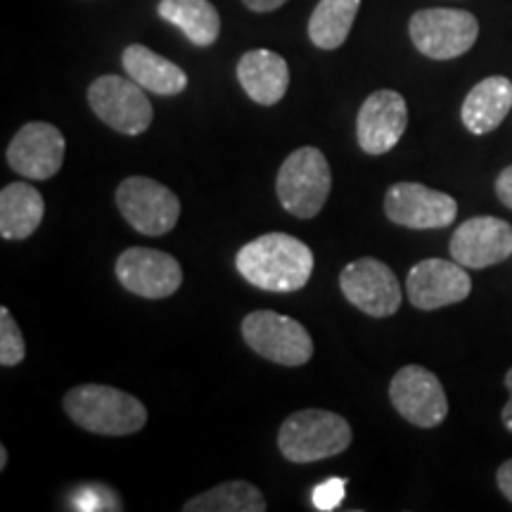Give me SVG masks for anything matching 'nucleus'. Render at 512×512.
Instances as JSON below:
<instances>
[{"label":"nucleus","instance_id":"nucleus-8","mask_svg":"<svg viewBox=\"0 0 512 512\" xmlns=\"http://www.w3.org/2000/svg\"><path fill=\"white\" fill-rule=\"evenodd\" d=\"M413 46L430 60L446 62L465 55L477 43L479 22L472 12L456 8L418 10L408 22Z\"/></svg>","mask_w":512,"mask_h":512},{"label":"nucleus","instance_id":"nucleus-2","mask_svg":"<svg viewBox=\"0 0 512 512\" xmlns=\"http://www.w3.org/2000/svg\"><path fill=\"white\" fill-rule=\"evenodd\" d=\"M62 406L74 425L102 437H128L147 425L145 403L110 384H76Z\"/></svg>","mask_w":512,"mask_h":512},{"label":"nucleus","instance_id":"nucleus-13","mask_svg":"<svg viewBox=\"0 0 512 512\" xmlns=\"http://www.w3.org/2000/svg\"><path fill=\"white\" fill-rule=\"evenodd\" d=\"M64 143L62 131L48 121H29L10 140L8 157L10 169L29 181H48L62 169Z\"/></svg>","mask_w":512,"mask_h":512},{"label":"nucleus","instance_id":"nucleus-12","mask_svg":"<svg viewBox=\"0 0 512 512\" xmlns=\"http://www.w3.org/2000/svg\"><path fill=\"white\" fill-rule=\"evenodd\" d=\"M124 290L143 299H166L183 285L181 264L171 254L150 247H128L114 266Z\"/></svg>","mask_w":512,"mask_h":512},{"label":"nucleus","instance_id":"nucleus-10","mask_svg":"<svg viewBox=\"0 0 512 512\" xmlns=\"http://www.w3.org/2000/svg\"><path fill=\"white\" fill-rule=\"evenodd\" d=\"M389 401L403 420L420 430H434L448 418L444 384L432 370L415 363L396 370L389 382Z\"/></svg>","mask_w":512,"mask_h":512},{"label":"nucleus","instance_id":"nucleus-11","mask_svg":"<svg viewBox=\"0 0 512 512\" xmlns=\"http://www.w3.org/2000/svg\"><path fill=\"white\" fill-rule=\"evenodd\" d=\"M384 216L411 230H437L456 221L458 202L422 183H394L384 195Z\"/></svg>","mask_w":512,"mask_h":512},{"label":"nucleus","instance_id":"nucleus-30","mask_svg":"<svg viewBox=\"0 0 512 512\" xmlns=\"http://www.w3.org/2000/svg\"><path fill=\"white\" fill-rule=\"evenodd\" d=\"M252 12H273L283 8L287 0H242Z\"/></svg>","mask_w":512,"mask_h":512},{"label":"nucleus","instance_id":"nucleus-17","mask_svg":"<svg viewBox=\"0 0 512 512\" xmlns=\"http://www.w3.org/2000/svg\"><path fill=\"white\" fill-rule=\"evenodd\" d=\"M238 81L249 100L271 107L278 105L290 88V67L285 57L273 50H247L238 62Z\"/></svg>","mask_w":512,"mask_h":512},{"label":"nucleus","instance_id":"nucleus-24","mask_svg":"<svg viewBox=\"0 0 512 512\" xmlns=\"http://www.w3.org/2000/svg\"><path fill=\"white\" fill-rule=\"evenodd\" d=\"M27 356V342L8 306H0V366L15 368Z\"/></svg>","mask_w":512,"mask_h":512},{"label":"nucleus","instance_id":"nucleus-31","mask_svg":"<svg viewBox=\"0 0 512 512\" xmlns=\"http://www.w3.org/2000/svg\"><path fill=\"white\" fill-rule=\"evenodd\" d=\"M5 465H8V448L0 446V470H5Z\"/></svg>","mask_w":512,"mask_h":512},{"label":"nucleus","instance_id":"nucleus-19","mask_svg":"<svg viewBox=\"0 0 512 512\" xmlns=\"http://www.w3.org/2000/svg\"><path fill=\"white\" fill-rule=\"evenodd\" d=\"M121 64H124L126 76H131L147 93L171 98V95H181L188 88V74L176 62L166 60V57L140 46V43L124 48Z\"/></svg>","mask_w":512,"mask_h":512},{"label":"nucleus","instance_id":"nucleus-9","mask_svg":"<svg viewBox=\"0 0 512 512\" xmlns=\"http://www.w3.org/2000/svg\"><path fill=\"white\" fill-rule=\"evenodd\" d=\"M339 290L351 306L370 318L394 316L403 302L394 271L373 256H363L344 266L339 273Z\"/></svg>","mask_w":512,"mask_h":512},{"label":"nucleus","instance_id":"nucleus-26","mask_svg":"<svg viewBox=\"0 0 512 512\" xmlns=\"http://www.w3.org/2000/svg\"><path fill=\"white\" fill-rule=\"evenodd\" d=\"M342 494H344L342 479L325 482L320 489H316V494H313V503H316L318 510H332V508H337L339 501H342Z\"/></svg>","mask_w":512,"mask_h":512},{"label":"nucleus","instance_id":"nucleus-6","mask_svg":"<svg viewBox=\"0 0 512 512\" xmlns=\"http://www.w3.org/2000/svg\"><path fill=\"white\" fill-rule=\"evenodd\" d=\"M117 209L128 226L147 238H162L181 219V200L155 178L128 176L119 183Z\"/></svg>","mask_w":512,"mask_h":512},{"label":"nucleus","instance_id":"nucleus-4","mask_svg":"<svg viewBox=\"0 0 512 512\" xmlns=\"http://www.w3.org/2000/svg\"><path fill=\"white\" fill-rule=\"evenodd\" d=\"M332 190V171L318 147H299L280 166L275 192L294 219H316Z\"/></svg>","mask_w":512,"mask_h":512},{"label":"nucleus","instance_id":"nucleus-20","mask_svg":"<svg viewBox=\"0 0 512 512\" xmlns=\"http://www.w3.org/2000/svg\"><path fill=\"white\" fill-rule=\"evenodd\" d=\"M46 216L43 195L29 183H10L0 190V238L27 240Z\"/></svg>","mask_w":512,"mask_h":512},{"label":"nucleus","instance_id":"nucleus-23","mask_svg":"<svg viewBox=\"0 0 512 512\" xmlns=\"http://www.w3.org/2000/svg\"><path fill=\"white\" fill-rule=\"evenodd\" d=\"M266 508V498L254 484L233 479L190 498L183 505V512H264Z\"/></svg>","mask_w":512,"mask_h":512},{"label":"nucleus","instance_id":"nucleus-15","mask_svg":"<svg viewBox=\"0 0 512 512\" xmlns=\"http://www.w3.org/2000/svg\"><path fill=\"white\" fill-rule=\"evenodd\" d=\"M451 259L460 266L482 271L512 256V226L498 216H475L456 228L448 242Z\"/></svg>","mask_w":512,"mask_h":512},{"label":"nucleus","instance_id":"nucleus-18","mask_svg":"<svg viewBox=\"0 0 512 512\" xmlns=\"http://www.w3.org/2000/svg\"><path fill=\"white\" fill-rule=\"evenodd\" d=\"M512 110V81L489 76L465 95L460 119L472 136H486L503 124Z\"/></svg>","mask_w":512,"mask_h":512},{"label":"nucleus","instance_id":"nucleus-25","mask_svg":"<svg viewBox=\"0 0 512 512\" xmlns=\"http://www.w3.org/2000/svg\"><path fill=\"white\" fill-rule=\"evenodd\" d=\"M72 510H124V503L105 484H86L72 496Z\"/></svg>","mask_w":512,"mask_h":512},{"label":"nucleus","instance_id":"nucleus-14","mask_svg":"<svg viewBox=\"0 0 512 512\" xmlns=\"http://www.w3.org/2000/svg\"><path fill=\"white\" fill-rule=\"evenodd\" d=\"M472 292V278L458 261L422 259L408 271V302L420 311H437L465 302Z\"/></svg>","mask_w":512,"mask_h":512},{"label":"nucleus","instance_id":"nucleus-7","mask_svg":"<svg viewBox=\"0 0 512 512\" xmlns=\"http://www.w3.org/2000/svg\"><path fill=\"white\" fill-rule=\"evenodd\" d=\"M88 105L102 124L121 136H143L152 126L155 110L145 88L128 76L105 74L88 86Z\"/></svg>","mask_w":512,"mask_h":512},{"label":"nucleus","instance_id":"nucleus-28","mask_svg":"<svg viewBox=\"0 0 512 512\" xmlns=\"http://www.w3.org/2000/svg\"><path fill=\"white\" fill-rule=\"evenodd\" d=\"M496 484H498V491H501V494L512 503V458L505 460V463L498 467Z\"/></svg>","mask_w":512,"mask_h":512},{"label":"nucleus","instance_id":"nucleus-21","mask_svg":"<svg viewBox=\"0 0 512 512\" xmlns=\"http://www.w3.org/2000/svg\"><path fill=\"white\" fill-rule=\"evenodd\" d=\"M159 17L183 31L192 46L209 48L221 36L219 10L209 0H159Z\"/></svg>","mask_w":512,"mask_h":512},{"label":"nucleus","instance_id":"nucleus-22","mask_svg":"<svg viewBox=\"0 0 512 512\" xmlns=\"http://www.w3.org/2000/svg\"><path fill=\"white\" fill-rule=\"evenodd\" d=\"M361 0H320L309 19V38L320 50H337L347 43Z\"/></svg>","mask_w":512,"mask_h":512},{"label":"nucleus","instance_id":"nucleus-5","mask_svg":"<svg viewBox=\"0 0 512 512\" xmlns=\"http://www.w3.org/2000/svg\"><path fill=\"white\" fill-rule=\"evenodd\" d=\"M242 339L256 356L283 368L306 366L313 339L299 320L275 311H252L242 318Z\"/></svg>","mask_w":512,"mask_h":512},{"label":"nucleus","instance_id":"nucleus-29","mask_svg":"<svg viewBox=\"0 0 512 512\" xmlns=\"http://www.w3.org/2000/svg\"><path fill=\"white\" fill-rule=\"evenodd\" d=\"M503 384H505V389H508V392H510V399H508V403H505V406H503L501 420H503L505 430H508V432L512 434V368L508 370V373H505Z\"/></svg>","mask_w":512,"mask_h":512},{"label":"nucleus","instance_id":"nucleus-1","mask_svg":"<svg viewBox=\"0 0 512 512\" xmlns=\"http://www.w3.org/2000/svg\"><path fill=\"white\" fill-rule=\"evenodd\" d=\"M311 247L287 233H266L242 245L235 254V268L256 290L292 294L304 290L311 280Z\"/></svg>","mask_w":512,"mask_h":512},{"label":"nucleus","instance_id":"nucleus-16","mask_svg":"<svg viewBox=\"0 0 512 512\" xmlns=\"http://www.w3.org/2000/svg\"><path fill=\"white\" fill-rule=\"evenodd\" d=\"M408 126V105L401 93L375 91L363 100L356 117V138L366 155H387L399 145Z\"/></svg>","mask_w":512,"mask_h":512},{"label":"nucleus","instance_id":"nucleus-3","mask_svg":"<svg viewBox=\"0 0 512 512\" xmlns=\"http://www.w3.org/2000/svg\"><path fill=\"white\" fill-rule=\"evenodd\" d=\"M354 441L349 420L325 408H304L292 413L278 432V448L294 465H309L335 458Z\"/></svg>","mask_w":512,"mask_h":512},{"label":"nucleus","instance_id":"nucleus-27","mask_svg":"<svg viewBox=\"0 0 512 512\" xmlns=\"http://www.w3.org/2000/svg\"><path fill=\"white\" fill-rule=\"evenodd\" d=\"M496 197L501 200V204L512 209V164L505 166L496 178Z\"/></svg>","mask_w":512,"mask_h":512}]
</instances>
